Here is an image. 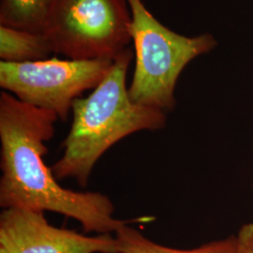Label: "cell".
<instances>
[{
    "label": "cell",
    "instance_id": "obj_1",
    "mask_svg": "<svg viewBox=\"0 0 253 253\" xmlns=\"http://www.w3.org/2000/svg\"><path fill=\"white\" fill-rule=\"evenodd\" d=\"M58 117L0 93V207L50 211L81 223L85 233L111 235L127 221L114 217L107 195L75 191L59 185L44 163L45 143L54 134Z\"/></svg>",
    "mask_w": 253,
    "mask_h": 253
},
{
    "label": "cell",
    "instance_id": "obj_2",
    "mask_svg": "<svg viewBox=\"0 0 253 253\" xmlns=\"http://www.w3.org/2000/svg\"><path fill=\"white\" fill-rule=\"evenodd\" d=\"M132 58L133 51L128 46L114 59L90 95L74 101L63 155L52 166L57 180L74 178L85 188L96 163L109 148L126 136L165 126V112L135 103L129 97L126 75Z\"/></svg>",
    "mask_w": 253,
    "mask_h": 253
},
{
    "label": "cell",
    "instance_id": "obj_3",
    "mask_svg": "<svg viewBox=\"0 0 253 253\" xmlns=\"http://www.w3.org/2000/svg\"><path fill=\"white\" fill-rule=\"evenodd\" d=\"M130 10L129 34L135 68L128 94L135 103L163 112L175 106L174 90L183 70L194 58L217 46L211 34L188 37L165 27L143 0H126Z\"/></svg>",
    "mask_w": 253,
    "mask_h": 253
},
{
    "label": "cell",
    "instance_id": "obj_4",
    "mask_svg": "<svg viewBox=\"0 0 253 253\" xmlns=\"http://www.w3.org/2000/svg\"><path fill=\"white\" fill-rule=\"evenodd\" d=\"M126 0H54L43 34L55 54L112 59L131 42Z\"/></svg>",
    "mask_w": 253,
    "mask_h": 253
},
{
    "label": "cell",
    "instance_id": "obj_5",
    "mask_svg": "<svg viewBox=\"0 0 253 253\" xmlns=\"http://www.w3.org/2000/svg\"><path fill=\"white\" fill-rule=\"evenodd\" d=\"M112 59H59L10 63L0 61V86L18 100L54 113L67 121L74 101L104 79Z\"/></svg>",
    "mask_w": 253,
    "mask_h": 253
},
{
    "label": "cell",
    "instance_id": "obj_6",
    "mask_svg": "<svg viewBox=\"0 0 253 253\" xmlns=\"http://www.w3.org/2000/svg\"><path fill=\"white\" fill-rule=\"evenodd\" d=\"M0 253H118L112 235H82L50 224L44 212L5 208L0 214Z\"/></svg>",
    "mask_w": 253,
    "mask_h": 253
},
{
    "label": "cell",
    "instance_id": "obj_7",
    "mask_svg": "<svg viewBox=\"0 0 253 253\" xmlns=\"http://www.w3.org/2000/svg\"><path fill=\"white\" fill-rule=\"evenodd\" d=\"M54 53L43 33L0 25V61L32 62L49 58Z\"/></svg>",
    "mask_w": 253,
    "mask_h": 253
},
{
    "label": "cell",
    "instance_id": "obj_8",
    "mask_svg": "<svg viewBox=\"0 0 253 253\" xmlns=\"http://www.w3.org/2000/svg\"><path fill=\"white\" fill-rule=\"evenodd\" d=\"M118 253H235L236 237L213 241L193 250H175L149 240L134 228L124 225L116 233Z\"/></svg>",
    "mask_w": 253,
    "mask_h": 253
},
{
    "label": "cell",
    "instance_id": "obj_9",
    "mask_svg": "<svg viewBox=\"0 0 253 253\" xmlns=\"http://www.w3.org/2000/svg\"><path fill=\"white\" fill-rule=\"evenodd\" d=\"M54 0H1L0 25L43 33Z\"/></svg>",
    "mask_w": 253,
    "mask_h": 253
},
{
    "label": "cell",
    "instance_id": "obj_10",
    "mask_svg": "<svg viewBox=\"0 0 253 253\" xmlns=\"http://www.w3.org/2000/svg\"><path fill=\"white\" fill-rule=\"evenodd\" d=\"M235 253H253V223L242 227L236 236Z\"/></svg>",
    "mask_w": 253,
    "mask_h": 253
}]
</instances>
